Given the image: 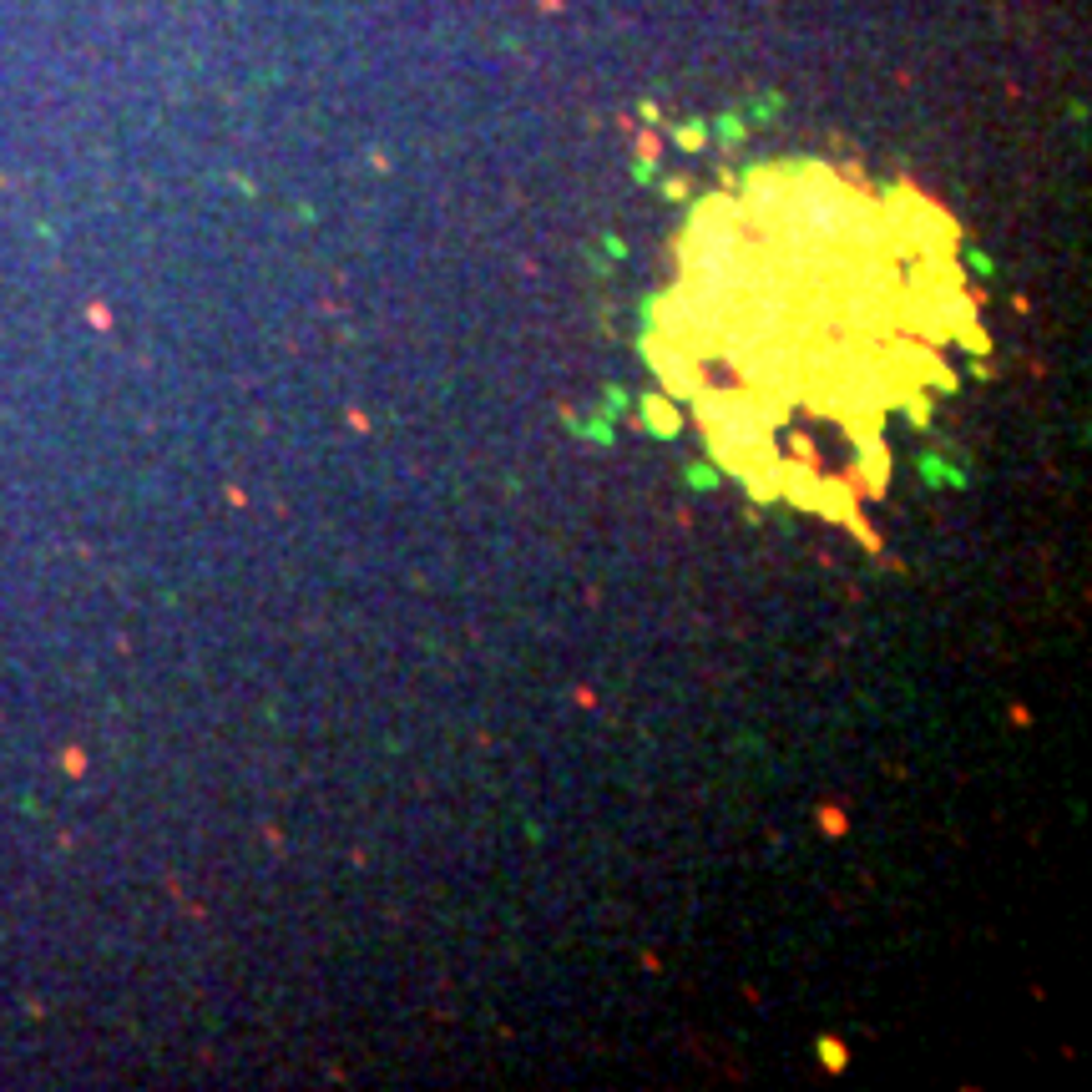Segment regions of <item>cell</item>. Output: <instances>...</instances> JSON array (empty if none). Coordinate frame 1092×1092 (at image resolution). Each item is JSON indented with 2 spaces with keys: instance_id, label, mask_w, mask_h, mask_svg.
<instances>
[{
  "instance_id": "cell-1",
  "label": "cell",
  "mask_w": 1092,
  "mask_h": 1092,
  "mask_svg": "<svg viewBox=\"0 0 1092 1092\" xmlns=\"http://www.w3.org/2000/svg\"><path fill=\"white\" fill-rule=\"evenodd\" d=\"M643 360L653 364V375L663 380V390H667V395L693 400V395L703 390V364H698L683 344L667 339V334H658V329H647V334H643Z\"/></svg>"
},
{
  "instance_id": "cell-2",
  "label": "cell",
  "mask_w": 1092,
  "mask_h": 1092,
  "mask_svg": "<svg viewBox=\"0 0 1092 1092\" xmlns=\"http://www.w3.org/2000/svg\"><path fill=\"white\" fill-rule=\"evenodd\" d=\"M809 511H819V516H835V521H850L855 501H850V491H844L840 481H819V486H815V501H809Z\"/></svg>"
},
{
  "instance_id": "cell-3",
  "label": "cell",
  "mask_w": 1092,
  "mask_h": 1092,
  "mask_svg": "<svg viewBox=\"0 0 1092 1092\" xmlns=\"http://www.w3.org/2000/svg\"><path fill=\"white\" fill-rule=\"evenodd\" d=\"M860 475H865V486H870V491L885 486V475H890V455H885V446H880V435L860 440Z\"/></svg>"
},
{
  "instance_id": "cell-4",
  "label": "cell",
  "mask_w": 1092,
  "mask_h": 1092,
  "mask_svg": "<svg viewBox=\"0 0 1092 1092\" xmlns=\"http://www.w3.org/2000/svg\"><path fill=\"white\" fill-rule=\"evenodd\" d=\"M643 420H647V430H653L658 440H673L683 430V420H678V410L667 400H643Z\"/></svg>"
},
{
  "instance_id": "cell-5",
  "label": "cell",
  "mask_w": 1092,
  "mask_h": 1092,
  "mask_svg": "<svg viewBox=\"0 0 1092 1092\" xmlns=\"http://www.w3.org/2000/svg\"><path fill=\"white\" fill-rule=\"evenodd\" d=\"M921 481L926 486H966V470H956V466H946L941 455H921Z\"/></svg>"
},
{
  "instance_id": "cell-6",
  "label": "cell",
  "mask_w": 1092,
  "mask_h": 1092,
  "mask_svg": "<svg viewBox=\"0 0 1092 1092\" xmlns=\"http://www.w3.org/2000/svg\"><path fill=\"white\" fill-rule=\"evenodd\" d=\"M567 426H572L577 435H587V440H597V446H612V440H618V430H612V415H587V420H577V415H567Z\"/></svg>"
},
{
  "instance_id": "cell-7",
  "label": "cell",
  "mask_w": 1092,
  "mask_h": 1092,
  "mask_svg": "<svg viewBox=\"0 0 1092 1092\" xmlns=\"http://www.w3.org/2000/svg\"><path fill=\"white\" fill-rule=\"evenodd\" d=\"M683 481H688L693 491H713L718 481H724V470H718V466H709V461H693L688 470H683Z\"/></svg>"
},
{
  "instance_id": "cell-8",
  "label": "cell",
  "mask_w": 1092,
  "mask_h": 1092,
  "mask_svg": "<svg viewBox=\"0 0 1092 1092\" xmlns=\"http://www.w3.org/2000/svg\"><path fill=\"white\" fill-rule=\"evenodd\" d=\"M602 400H607V410H602V415H612V420H622V415L632 410V395L622 390V384H607V390H602Z\"/></svg>"
},
{
  "instance_id": "cell-9",
  "label": "cell",
  "mask_w": 1092,
  "mask_h": 1092,
  "mask_svg": "<svg viewBox=\"0 0 1092 1092\" xmlns=\"http://www.w3.org/2000/svg\"><path fill=\"white\" fill-rule=\"evenodd\" d=\"M966 263H972V273H981V278H986V273H992V269H996V263H992V258H986V253H976V249H972V253H966Z\"/></svg>"
},
{
  "instance_id": "cell-10",
  "label": "cell",
  "mask_w": 1092,
  "mask_h": 1092,
  "mask_svg": "<svg viewBox=\"0 0 1092 1092\" xmlns=\"http://www.w3.org/2000/svg\"><path fill=\"white\" fill-rule=\"evenodd\" d=\"M819 1057H824V1062H835V1067H840V1062H844V1052H840V1047H835V1042H824V1047H819Z\"/></svg>"
}]
</instances>
